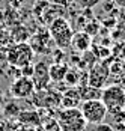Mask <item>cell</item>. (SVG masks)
Instances as JSON below:
<instances>
[{"mask_svg": "<svg viewBox=\"0 0 125 131\" xmlns=\"http://www.w3.org/2000/svg\"><path fill=\"white\" fill-rule=\"evenodd\" d=\"M14 107H15V104H8L5 107V113L6 115H15L17 116L20 112H18V108H14Z\"/></svg>", "mask_w": 125, "mask_h": 131, "instance_id": "22", "label": "cell"}, {"mask_svg": "<svg viewBox=\"0 0 125 131\" xmlns=\"http://www.w3.org/2000/svg\"><path fill=\"white\" fill-rule=\"evenodd\" d=\"M29 45L32 47L33 53L45 54V53L51 51V47L54 45V42H53V39H51L48 30H47V29H42V30H38L35 35L30 36Z\"/></svg>", "mask_w": 125, "mask_h": 131, "instance_id": "8", "label": "cell"}, {"mask_svg": "<svg viewBox=\"0 0 125 131\" xmlns=\"http://www.w3.org/2000/svg\"><path fill=\"white\" fill-rule=\"evenodd\" d=\"M20 74L21 75H24V77H30L32 79V75H33V66L32 65H26V66H23V68H20Z\"/></svg>", "mask_w": 125, "mask_h": 131, "instance_id": "20", "label": "cell"}, {"mask_svg": "<svg viewBox=\"0 0 125 131\" xmlns=\"http://www.w3.org/2000/svg\"><path fill=\"white\" fill-rule=\"evenodd\" d=\"M32 80L35 83V89L36 91H42V89H47L48 84H50V75H48V65L45 60H41L38 62L36 65L33 66V75Z\"/></svg>", "mask_w": 125, "mask_h": 131, "instance_id": "9", "label": "cell"}, {"mask_svg": "<svg viewBox=\"0 0 125 131\" xmlns=\"http://www.w3.org/2000/svg\"><path fill=\"white\" fill-rule=\"evenodd\" d=\"M102 0H77V5L80 9H92L97 5H100Z\"/></svg>", "mask_w": 125, "mask_h": 131, "instance_id": "16", "label": "cell"}, {"mask_svg": "<svg viewBox=\"0 0 125 131\" xmlns=\"http://www.w3.org/2000/svg\"><path fill=\"white\" fill-rule=\"evenodd\" d=\"M116 23H118V20H116V18L109 17V18H106V20H102V21H101V27H106V29H113V27H116Z\"/></svg>", "mask_w": 125, "mask_h": 131, "instance_id": "19", "label": "cell"}, {"mask_svg": "<svg viewBox=\"0 0 125 131\" xmlns=\"http://www.w3.org/2000/svg\"><path fill=\"white\" fill-rule=\"evenodd\" d=\"M122 27H124V23H122V21H118V23H116V29H118V30L112 35V38H114V39H122V38H124L125 35H124V29H122Z\"/></svg>", "mask_w": 125, "mask_h": 131, "instance_id": "18", "label": "cell"}, {"mask_svg": "<svg viewBox=\"0 0 125 131\" xmlns=\"http://www.w3.org/2000/svg\"><path fill=\"white\" fill-rule=\"evenodd\" d=\"M93 131H113L112 125H109V124H95V130Z\"/></svg>", "mask_w": 125, "mask_h": 131, "instance_id": "21", "label": "cell"}, {"mask_svg": "<svg viewBox=\"0 0 125 131\" xmlns=\"http://www.w3.org/2000/svg\"><path fill=\"white\" fill-rule=\"evenodd\" d=\"M101 101L106 105L107 113L122 112L125 108V91L121 84H112L101 92Z\"/></svg>", "mask_w": 125, "mask_h": 131, "instance_id": "3", "label": "cell"}, {"mask_svg": "<svg viewBox=\"0 0 125 131\" xmlns=\"http://www.w3.org/2000/svg\"><path fill=\"white\" fill-rule=\"evenodd\" d=\"M80 112L88 124H101V122H104V119L107 116V108L101 100L81 101Z\"/></svg>", "mask_w": 125, "mask_h": 131, "instance_id": "5", "label": "cell"}, {"mask_svg": "<svg viewBox=\"0 0 125 131\" xmlns=\"http://www.w3.org/2000/svg\"><path fill=\"white\" fill-rule=\"evenodd\" d=\"M17 121L20 122V125H27V127H33V128L41 127V122H42V119H41V116H39V113L36 110L20 112L17 115Z\"/></svg>", "mask_w": 125, "mask_h": 131, "instance_id": "11", "label": "cell"}, {"mask_svg": "<svg viewBox=\"0 0 125 131\" xmlns=\"http://www.w3.org/2000/svg\"><path fill=\"white\" fill-rule=\"evenodd\" d=\"M54 119L57 121L62 131H86L88 122L85 121L78 107L57 108Z\"/></svg>", "mask_w": 125, "mask_h": 131, "instance_id": "1", "label": "cell"}, {"mask_svg": "<svg viewBox=\"0 0 125 131\" xmlns=\"http://www.w3.org/2000/svg\"><path fill=\"white\" fill-rule=\"evenodd\" d=\"M33 56H35V53H33L32 47L27 42L14 44L8 48V53H6L8 62L12 66H17V68H23L26 65H30Z\"/></svg>", "mask_w": 125, "mask_h": 131, "instance_id": "4", "label": "cell"}, {"mask_svg": "<svg viewBox=\"0 0 125 131\" xmlns=\"http://www.w3.org/2000/svg\"><path fill=\"white\" fill-rule=\"evenodd\" d=\"M72 50L77 53H86L92 48V36H89L86 32L83 30H77L72 35V39H71V45Z\"/></svg>", "mask_w": 125, "mask_h": 131, "instance_id": "10", "label": "cell"}, {"mask_svg": "<svg viewBox=\"0 0 125 131\" xmlns=\"http://www.w3.org/2000/svg\"><path fill=\"white\" fill-rule=\"evenodd\" d=\"M113 3H114V6H118L121 9H125V0H113Z\"/></svg>", "mask_w": 125, "mask_h": 131, "instance_id": "25", "label": "cell"}, {"mask_svg": "<svg viewBox=\"0 0 125 131\" xmlns=\"http://www.w3.org/2000/svg\"><path fill=\"white\" fill-rule=\"evenodd\" d=\"M113 57L104 59L102 62H97L93 66H90L88 69V84L101 89L107 80L110 77V63H112Z\"/></svg>", "mask_w": 125, "mask_h": 131, "instance_id": "6", "label": "cell"}, {"mask_svg": "<svg viewBox=\"0 0 125 131\" xmlns=\"http://www.w3.org/2000/svg\"><path fill=\"white\" fill-rule=\"evenodd\" d=\"M35 83L30 77H24V75H20L12 81L9 92L14 98L17 100H24V98H30L33 93H35Z\"/></svg>", "mask_w": 125, "mask_h": 131, "instance_id": "7", "label": "cell"}, {"mask_svg": "<svg viewBox=\"0 0 125 131\" xmlns=\"http://www.w3.org/2000/svg\"><path fill=\"white\" fill-rule=\"evenodd\" d=\"M68 66L62 62H56L53 65L48 66V75H50L51 83H62L65 80V75L68 72Z\"/></svg>", "mask_w": 125, "mask_h": 131, "instance_id": "13", "label": "cell"}, {"mask_svg": "<svg viewBox=\"0 0 125 131\" xmlns=\"http://www.w3.org/2000/svg\"><path fill=\"white\" fill-rule=\"evenodd\" d=\"M9 3H11V6H12L14 9H20L26 3V0H9Z\"/></svg>", "mask_w": 125, "mask_h": 131, "instance_id": "23", "label": "cell"}, {"mask_svg": "<svg viewBox=\"0 0 125 131\" xmlns=\"http://www.w3.org/2000/svg\"><path fill=\"white\" fill-rule=\"evenodd\" d=\"M80 93H78V88H68L62 92V107L63 108H69V107H77L80 103Z\"/></svg>", "mask_w": 125, "mask_h": 131, "instance_id": "12", "label": "cell"}, {"mask_svg": "<svg viewBox=\"0 0 125 131\" xmlns=\"http://www.w3.org/2000/svg\"><path fill=\"white\" fill-rule=\"evenodd\" d=\"M83 32H86L89 36H97L98 33L101 32V23L100 21H97V20H90L86 23V26L83 27Z\"/></svg>", "mask_w": 125, "mask_h": 131, "instance_id": "15", "label": "cell"}, {"mask_svg": "<svg viewBox=\"0 0 125 131\" xmlns=\"http://www.w3.org/2000/svg\"><path fill=\"white\" fill-rule=\"evenodd\" d=\"M47 30H48L51 39H53L54 45L57 48L65 50L71 45V39H72V35H74V27L65 17L56 18L54 21H51Z\"/></svg>", "mask_w": 125, "mask_h": 131, "instance_id": "2", "label": "cell"}, {"mask_svg": "<svg viewBox=\"0 0 125 131\" xmlns=\"http://www.w3.org/2000/svg\"><path fill=\"white\" fill-rule=\"evenodd\" d=\"M112 54H114L119 60H125V41H121L116 45V48L112 50Z\"/></svg>", "mask_w": 125, "mask_h": 131, "instance_id": "17", "label": "cell"}, {"mask_svg": "<svg viewBox=\"0 0 125 131\" xmlns=\"http://www.w3.org/2000/svg\"><path fill=\"white\" fill-rule=\"evenodd\" d=\"M15 131H38V128H33V127H27V125H20Z\"/></svg>", "mask_w": 125, "mask_h": 131, "instance_id": "24", "label": "cell"}, {"mask_svg": "<svg viewBox=\"0 0 125 131\" xmlns=\"http://www.w3.org/2000/svg\"><path fill=\"white\" fill-rule=\"evenodd\" d=\"M78 88V93H80V100L81 101H90V100H101V92L102 89L89 86V84H83V86H77Z\"/></svg>", "mask_w": 125, "mask_h": 131, "instance_id": "14", "label": "cell"}]
</instances>
